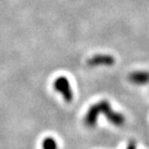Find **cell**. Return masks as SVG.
I'll return each instance as SVG.
<instances>
[{
    "label": "cell",
    "mask_w": 149,
    "mask_h": 149,
    "mask_svg": "<svg viewBox=\"0 0 149 149\" xmlns=\"http://www.w3.org/2000/svg\"><path fill=\"white\" fill-rule=\"evenodd\" d=\"M42 149H57V143L52 137H47L42 141Z\"/></svg>",
    "instance_id": "cell-5"
},
{
    "label": "cell",
    "mask_w": 149,
    "mask_h": 149,
    "mask_svg": "<svg viewBox=\"0 0 149 149\" xmlns=\"http://www.w3.org/2000/svg\"><path fill=\"white\" fill-rule=\"evenodd\" d=\"M109 109H111V105L108 100H100L92 105L87 111L85 118H84V123L88 127H93L96 125L97 118L100 114H105Z\"/></svg>",
    "instance_id": "cell-1"
},
{
    "label": "cell",
    "mask_w": 149,
    "mask_h": 149,
    "mask_svg": "<svg viewBox=\"0 0 149 149\" xmlns=\"http://www.w3.org/2000/svg\"><path fill=\"white\" fill-rule=\"evenodd\" d=\"M115 63V59L113 56L107 55V54H98V55L92 56L88 59L87 64L89 66H98V65H106L111 66Z\"/></svg>",
    "instance_id": "cell-3"
},
{
    "label": "cell",
    "mask_w": 149,
    "mask_h": 149,
    "mask_svg": "<svg viewBox=\"0 0 149 149\" xmlns=\"http://www.w3.org/2000/svg\"><path fill=\"white\" fill-rule=\"evenodd\" d=\"M128 80L130 83L136 85H146L149 83V72L145 70H137L128 74Z\"/></svg>",
    "instance_id": "cell-4"
},
{
    "label": "cell",
    "mask_w": 149,
    "mask_h": 149,
    "mask_svg": "<svg viewBox=\"0 0 149 149\" xmlns=\"http://www.w3.org/2000/svg\"><path fill=\"white\" fill-rule=\"evenodd\" d=\"M54 89L57 92H59L64 98L66 102H70L72 100V91L70 88V82H68V78L65 77H58L54 81Z\"/></svg>",
    "instance_id": "cell-2"
},
{
    "label": "cell",
    "mask_w": 149,
    "mask_h": 149,
    "mask_svg": "<svg viewBox=\"0 0 149 149\" xmlns=\"http://www.w3.org/2000/svg\"><path fill=\"white\" fill-rule=\"evenodd\" d=\"M126 149H137V146H136L135 141H130V142L128 143V145H127V147H126Z\"/></svg>",
    "instance_id": "cell-6"
}]
</instances>
